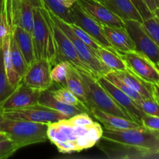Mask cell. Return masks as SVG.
<instances>
[{
	"label": "cell",
	"instance_id": "1",
	"mask_svg": "<svg viewBox=\"0 0 159 159\" xmlns=\"http://www.w3.org/2000/svg\"><path fill=\"white\" fill-rule=\"evenodd\" d=\"M103 128L100 124L77 125L69 118L48 124V138L59 152L71 154L90 148L102 138Z\"/></svg>",
	"mask_w": 159,
	"mask_h": 159
},
{
	"label": "cell",
	"instance_id": "2",
	"mask_svg": "<svg viewBox=\"0 0 159 159\" xmlns=\"http://www.w3.org/2000/svg\"><path fill=\"white\" fill-rule=\"evenodd\" d=\"M101 139L141 151L149 157L159 154V131L141 127L124 130L103 129Z\"/></svg>",
	"mask_w": 159,
	"mask_h": 159
},
{
	"label": "cell",
	"instance_id": "3",
	"mask_svg": "<svg viewBox=\"0 0 159 159\" xmlns=\"http://www.w3.org/2000/svg\"><path fill=\"white\" fill-rule=\"evenodd\" d=\"M33 43L36 60L44 58L55 65L57 52L54 33L47 9L43 6H35L34 9V26L32 32Z\"/></svg>",
	"mask_w": 159,
	"mask_h": 159
},
{
	"label": "cell",
	"instance_id": "4",
	"mask_svg": "<svg viewBox=\"0 0 159 159\" xmlns=\"http://www.w3.org/2000/svg\"><path fill=\"white\" fill-rule=\"evenodd\" d=\"M48 124L9 119L0 113V131L7 134L20 148L48 141Z\"/></svg>",
	"mask_w": 159,
	"mask_h": 159
},
{
	"label": "cell",
	"instance_id": "5",
	"mask_svg": "<svg viewBox=\"0 0 159 159\" xmlns=\"http://www.w3.org/2000/svg\"><path fill=\"white\" fill-rule=\"evenodd\" d=\"M76 68L79 71L83 80L90 108L94 107L106 113L134 120L131 116L115 102L108 92L99 84L97 78L95 77L89 71L79 68Z\"/></svg>",
	"mask_w": 159,
	"mask_h": 159
},
{
	"label": "cell",
	"instance_id": "6",
	"mask_svg": "<svg viewBox=\"0 0 159 159\" xmlns=\"http://www.w3.org/2000/svg\"><path fill=\"white\" fill-rule=\"evenodd\" d=\"M47 11L51 20L58 26V27L66 34L67 37L72 42L79 58L87 67V68L93 73L95 77L98 79L101 76H104L110 71V70L101 62L96 52L75 34L69 23L62 20L61 19L57 17L48 9Z\"/></svg>",
	"mask_w": 159,
	"mask_h": 159
},
{
	"label": "cell",
	"instance_id": "7",
	"mask_svg": "<svg viewBox=\"0 0 159 159\" xmlns=\"http://www.w3.org/2000/svg\"><path fill=\"white\" fill-rule=\"evenodd\" d=\"M0 113L5 117L9 119L24 120L46 124H51L68 118L56 110L38 103L19 110L1 111Z\"/></svg>",
	"mask_w": 159,
	"mask_h": 159
},
{
	"label": "cell",
	"instance_id": "8",
	"mask_svg": "<svg viewBox=\"0 0 159 159\" xmlns=\"http://www.w3.org/2000/svg\"><path fill=\"white\" fill-rule=\"evenodd\" d=\"M130 71L150 84L159 82V68L153 61L138 51L120 54Z\"/></svg>",
	"mask_w": 159,
	"mask_h": 159
},
{
	"label": "cell",
	"instance_id": "9",
	"mask_svg": "<svg viewBox=\"0 0 159 159\" xmlns=\"http://www.w3.org/2000/svg\"><path fill=\"white\" fill-rule=\"evenodd\" d=\"M124 24L134 43L136 51L148 57L159 68V46L145 32L141 22L130 20L124 21Z\"/></svg>",
	"mask_w": 159,
	"mask_h": 159
},
{
	"label": "cell",
	"instance_id": "10",
	"mask_svg": "<svg viewBox=\"0 0 159 159\" xmlns=\"http://www.w3.org/2000/svg\"><path fill=\"white\" fill-rule=\"evenodd\" d=\"M69 9L71 23H74L84 30L101 47L115 51L107 40L101 23H98L96 20L87 14L78 4L77 2Z\"/></svg>",
	"mask_w": 159,
	"mask_h": 159
},
{
	"label": "cell",
	"instance_id": "11",
	"mask_svg": "<svg viewBox=\"0 0 159 159\" xmlns=\"http://www.w3.org/2000/svg\"><path fill=\"white\" fill-rule=\"evenodd\" d=\"M51 66L52 64L47 59H37L28 65L22 81L28 86L40 92L49 89L54 82L51 77Z\"/></svg>",
	"mask_w": 159,
	"mask_h": 159
},
{
	"label": "cell",
	"instance_id": "12",
	"mask_svg": "<svg viewBox=\"0 0 159 159\" xmlns=\"http://www.w3.org/2000/svg\"><path fill=\"white\" fill-rule=\"evenodd\" d=\"M51 21L57 52L56 64L59 61H68V63L71 64L73 66L76 67V68H79L81 69L85 70V71L91 72L87 68V67L84 65L83 62L81 61V59L79 58L72 42L67 37L66 34L58 27V26L51 20Z\"/></svg>",
	"mask_w": 159,
	"mask_h": 159
},
{
	"label": "cell",
	"instance_id": "13",
	"mask_svg": "<svg viewBox=\"0 0 159 159\" xmlns=\"http://www.w3.org/2000/svg\"><path fill=\"white\" fill-rule=\"evenodd\" d=\"M40 93V91L28 86L21 81L12 94L2 104L0 112L19 110L37 104Z\"/></svg>",
	"mask_w": 159,
	"mask_h": 159
},
{
	"label": "cell",
	"instance_id": "14",
	"mask_svg": "<svg viewBox=\"0 0 159 159\" xmlns=\"http://www.w3.org/2000/svg\"><path fill=\"white\" fill-rule=\"evenodd\" d=\"M80 7L98 23L106 26L125 27L124 21L97 0H76Z\"/></svg>",
	"mask_w": 159,
	"mask_h": 159
},
{
	"label": "cell",
	"instance_id": "15",
	"mask_svg": "<svg viewBox=\"0 0 159 159\" xmlns=\"http://www.w3.org/2000/svg\"><path fill=\"white\" fill-rule=\"evenodd\" d=\"M97 80L99 82V84L108 92V93L114 99L115 102L123 110H125L131 116L134 120L141 124V120L144 113L138 107V104L131 98L129 97L127 95H126L121 90H120L117 87H116L113 84H112L110 81L107 80L104 76L99 77Z\"/></svg>",
	"mask_w": 159,
	"mask_h": 159
},
{
	"label": "cell",
	"instance_id": "16",
	"mask_svg": "<svg viewBox=\"0 0 159 159\" xmlns=\"http://www.w3.org/2000/svg\"><path fill=\"white\" fill-rule=\"evenodd\" d=\"M104 34L112 48L119 54L136 51L134 43L125 27L102 25Z\"/></svg>",
	"mask_w": 159,
	"mask_h": 159
},
{
	"label": "cell",
	"instance_id": "17",
	"mask_svg": "<svg viewBox=\"0 0 159 159\" xmlns=\"http://www.w3.org/2000/svg\"><path fill=\"white\" fill-rule=\"evenodd\" d=\"M89 113L98 121L102 123L106 129L124 130V129L136 128V127H140L142 126L134 120L106 113L94 107L90 108Z\"/></svg>",
	"mask_w": 159,
	"mask_h": 159
},
{
	"label": "cell",
	"instance_id": "18",
	"mask_svg": "<svg viewBox=\"0 0 159 159\" xmlns=\"http://www.w3.org/2000/svg\"><path fill=\"white\" fill-rule=\"evenodd\" d=\"M37 103L56 110V111L62 113V114L65 115L68 118L72 117V116L79 114L81 113L87 112V110L82 108V107L69 105V104L65 103V102L57 100V99H55L53 96V95L51 94L49 89L43 90V91L40 92Z\"/></svg>",
	"mask_w": 159,
	"mask_h": 159
},
{
	"label": "cell",
	"instance_id": "19",
	"mask_svg": "<svg viewBox=\"0 0 159 159\" xmlns=\"http://www.w3.org/2000/svg\"><path fill=\"white\" fill-rule=\"evenodd\" d=\"M101 3L124 21L132 20L142 23V17L131 0H102Z\"/></svg>",
	"mask_w": 159,
	"mask_h": 159
},
{
	"label": "cell",
	"instance_id": "20",
	"mask_svg": "<svg viewBox=\"0 0 159 159\" xmlns=\"http://www.w3.org/2000/svg\"><path fill=\"white\" fill-rule=\"evenodd\" d=\"M65 86L71 92H72L75 96L79 99L81 103L86 109L88 113L89 112L90 107L87 98L85 87L80 73L75 66L69 64L68 76H67Z\"/></svg>",
	"mask_w": 159,
	"mask_h": 159
},
{
	"label": "cell",
	"instance_id": "21",
	"mask_svg": "<svg viewBox=\"0 0 159 159\" xmlns=\"http://www.w3.org/2000/svg\"><path fill=\"white\" fill-rule=\"evenodd\" d=\"M12 35L27 65L32 64L36 60V56L31 33L20 26H16L12 29Z\"/></svg>",
	"mask_w": 159,
	"mask_h": 159
},
{
	"label": "cell",
	"instance_id": "22",
	"mask_svg": "<svg viewBox=\"0 0 159 159\" xmlns=\"http://www.w3.org/2000/svg\"><path fill=\"white\" fill-rule=\"evenodd\" d=\"M113 72L120 80L133 89L134 91L138 92L144 98L146 99L154 98L152 84L141 79L129 69L124 71H113Z\"/></svg>",
	"mask_w": 159,
	"mask_h": 159
},
{
	"label": "cell",
	"instance_id": "23",
	"mask_svg": "<svg viewBox=\"0 0 159 159\" xmlns=\"http://www.w3.org/2000/svg\"><path fill=\"white\" fill-rule=\"evenodd\" d=\"M98 57L110 71L127 70V65L120 54L116 51L100 47L96 51Z\"/></svg>",
	"mask_w": 159,
	"mask_h": 159
},
{
	"label": "cell",
	"instance_id": "24",
	"mask_svg": "<svg viewBox=\"0 0 159 159\" xmlns=\"http://www.w3.org/2000/svg\"><path fill=\"white\" fill-rule=\"evenodd\" d=\"M10 34L5 38L2 43V47L3 63H4L5 70H6V75H7L9 83L13 85V86H17L19 83L22 81V78L17 74L16 70L14 69L13 65L12 64V61H11L10 58V54H9V37H10Z\"/></svg>",
	"mask_w": 159,
	"mask_h": 159
},
{
	"label": "cell",
	"instance_id": "25",
	"mask_svg": "<svg viewBox=\"0 0 159 159\" xmlns=\"http://www.w3.org/2000/svg\"><path fill=\"white\" fill-rule=\"evenodd\" d=\"M9 54H10V58L14 69L16 70L17 74L23 79L28 68V65L12 37V31H11L10 37H9Z\"/></svg>",
	"mask_w": 159,
	"mask_h": 159
},
{
	"label": "cell",
	"instance_id": "26",
	"mask_svg": "<svg viewBox=\"0 0 159 159\" xmlns=\"http://www.w3.org/2000/svg\"><path fill=\"white\" fill-rule=\"evenodd\" d=\"M16 86L9 83L3 63L2 49L0 48V107L5 100L12 94Z\"/></svg>",
	"mask_w": 159,
	"mask_h": 159
},
{
	"label": "cell",
	"instance_id": "27",
	"mask_svg": "<svg viewBox=\"0 0 159 159\" xmlns=\"http://www.w3.org/2000/svg\"><path fill=\"white\" fill-rule=\"evenodd\" d=\"M104 77H105L107 80L110 81L112 84H113L115 86L117 87V88L119 89L120 90H121L123 93H124L126 95H127L129 97L131 98L135 102H139L141 99H144V97H143L141 94H139L138 92L134 91L133 89L130 88V87L128 86L127 84L124 83L122 80H120V79L115 75L113 71H110L108 73H107V74L104 75Z\"/></svg>",
	"mask_w": 159,
	"mask_h": 159
},
{
	"label": "cell",
	"instance_id": "28",
	"mask_svg": "<svg viewBox=\"0 0 159 159\" xmlns=\"http://www.w3.org/2000/svg\"><path fill=\"white\" fill-rule=\"evenodd\" d=\"M43 7L49 10L64 21L71 23L70 9L64 6L58 0H40Z\"/></svg>",
	"mask_w": 159,
	"mask_h": 159
},
{
	"label": "cell",
	"instance_id": "29",
	"mask_svg": "<svg viewBox=\"0 0 159 159\" xmlns=\"http://www.w3.org/2000/svg\"><path fill=\"white\" fill-rule=\"evenodd\" d=\"M49 90L50 92H51V94L53 95V96H54L55 99H57V100L61 101V102H65V103L69 104V105L82 107V108H84L85 110H86V109L82 106V104L81 103V102L79 100V99L75 96L74 93H73L72 92L70 91L65 85L63 87H61V88L59 89H57L51 90L49 89Z\"/></svg>",
	"mask_w": 159,
	"mask_h": 159
},
{
	"label": "cell",
	"instance_id": "30",
	"mask_svg": "<svg viewBox=\"0 0 159 159\" xmlns=\"http://www.w3.org/2000/svg\"><path fill=\"white\" fill-rule=\"evenodd\" d=\"M69 63L66 61H61L54 65V68L51 71V77L53 82L65 85L68 76Z\"/></svg>",
	"mask_w": 159,
	"mask_h": 159
},
{
	"label": "cell",
	"instance_id": "31",
	"mask_svg": "<svg viewBox=\"0 0 159 159\" xmlns=\"http://www.w3.org/2000/svg\"><path fill=\"white\" fill-rule=\"evenodd\" d=\"M143 28L149 37L159 46V20L155 16L149 17L141 23Z\"/></svg>",
	"mask_w": 159,
	"mask_h": 159
},
{
	"label": "cell",
	"instance_id": "32",
	"mask_svg": "<svg viewBox=\"0 0 159 159\" xmlns=\"http://www.w3.org/2000/svg\"><path fill=\"white\" fill-rule=\"evenodd\" d=\"M69 24L71 30H72V31L75 33V34L81 40H82L84 43H85L89 47H90L96 54V51H97L98 49L101 47L100 45H99L97 42L95 41V40L91 37V36L89 35L84 30H82V28L79 27V26L74 24V23H69Z\"/></svg>",
	"mask_w": 159,
	"mask_h": 159
},
{
	"label": "cell",
	"instance_id": "33",
	"mask_svg": "<svg viewBox=\"0 0 159 159\" xmlns=\"http://www.w3.org/2000/svg\"><path fill=\"white\" fill-rule=\"evenodd\" d=\"M136 103L145 114L159 116V103L154 98L152 99L144 98Z\"/></svg>",
	"mask_w": 159,
	"mask_h": 159
},
{
	"label": "cell",
	"instance_id": "34",
	"mask_svg": "<svg viewBox=\"0 0 159 159\" xmlns=\"http://www.w3.org/2000/svg\"><path fill=\"white\" fill-rule=\"evenodd\" d=\"M20 148V146L9 138L0 141V159L9 158Z\"/></svg>",
	"mask_w": 159,
	"mask_h": 159
},
{
	"label": "cell",
	"instance_id": "35",
	"mask_svg": "<svg viewBox=\"0 0 159 159\" xmlns=\"http://www.w3.org/2000/svg\"><path fill=\"white\" fill-rule=\"evenodd\" d=\"M141 125L146 128L159 131V116H151L144 113L141 120Z\"/></svg>",
	"mask_w": 159,
	"mask_h": 159
},
{
	"label": "cell",
	"instance_id": "36",
	"mask_svg": "<svg viewBox=\"0 0 159 159\" xmlns=\"http://www.w3.org/2000/svg\"><path fill=\"white\" fill-rule=\"evenodd\" d=\"M142 2L145 4V6L148 8V9L151 11L152 13H153L154 11L158 8L156 0H142Z\"/></svg>",
	"mask_w": 159,
	"mask_h": 159
},
{
	"label": "cell",
	"instance_id": "37",
	"mask_svg": "<svg viewBox=\"0 0 159 159\" xmlns=\"http://www.w3.org/2000/svg\"><path fill=\"white\" fill-rule=\"evenodd\" d=\"M152 88L154 99L159 103V82L158 83L152 84Z\"/></svg>",
	"mask_w": 159,
	"mask_h": 159
},
{
	"label": "cell",
	"instance_id": "38",
	"mask_svg": "<svg viewBox=\"0 0 159 159\" xmlns=\"http://www.w3.org/2000/svg\"><path fill=\"white\" fill-rule=\"evenodd\" d=\"M58 1L61 4L67 8H71L76 2V0H58Z\"/></svg>",
	"mask_w": 159,
	"mask_h": 159
},
{
	"label": "cell",
	"instance_id": "39",
	"mask_svg": "<svg viewBox=\"0 0 159 159\" xmlns=\"http://www.w3.org/2000/svg\"><path fill=\"white\" fill-rule=\"evenodd\" d=\"M6 139H9V137L7 136V134H6L3 133V132L0 131V141H4V140Z\"/></svg>",
	"mask_w": 159,
	"mask_h": 159
},
{
	"label": "cell",
	"instance_id": "40",
	"mask_svg": "<svg viewBox=\"0 0 159 159\" xmlns=\"http://www.w3.org/2000/svg\"><path fill=\"white\" fill-rule=\"evenodd\" d=\"M152 15H153V16H155V18H157L159 20V7L157 8V9L154 11Z\"/></svg>",
	"mask_w": 159,
	"mask_h": 159
},
{
	"label": "cell",
	"instance_id": "41",
	"mask_svg": "<svg viewBox=\"0 0 159 159\" xmlns=\"http://www.w3.org/2000/svg\"><path fill=\"white\" fill-rule=\"evenodd\" d=\"M156 3H157V6H158V7H159V0H156Z\"/></svg>",
	"mask_w": 159,
	"mask_h": 159
},
{
	"label": "cell",
	"instance_id": "42",
	"mask_svg": "<svg viewBox=\"0 0 159 159\" xmlns=\"http://www.w3.org/2000/svg\"><path fill=\"white\" fill-rule=\"evenodd\" d=\"M97 1H99V2H102V0H97Z\"/></svg>",
	"mask_w": 159,
	"mask_h": 159
}]
</instances>
